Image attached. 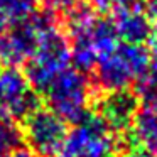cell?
Returning <instances> with one entry per match:
<instances>
[{
    "mask_svg": "<svg viewBox=\"0 0 157 157\" xmlns=\"http://www.w3.org/2000/svg\"><path fill=\"white\" fill-rule=\"evenodd\" d=\"M150 52L144 44H118L93 68V90L103 93L130 88L149 73Z\"/></svg>",
    "mask_w": 157,
    "mask_h": 157,
    "instance_id": "obj_1",
    "label": "cell"
},
{
    "mask_svg": "<svg viewBox=\"0 0 157 157\" xmlns=\"http://www.w3.org/2000/svg\"><path fill=\"white\" fill-rule=\"evenodd\" d=\"M71 44L59 25L42 31L34 56L25 63V76L36 93L44 95L52 79L69 66Z\"/></svg>",
    "mask_w": 157,
    "mask_h": 157,
    "instance_id": "obj_2",
    "label": "cell"
},
{
    "mask_svg": "<svg viewBox=\"0 0 157 157\" xmlns=\"http://www.w3.org/2000/svg\"><path fill=\"white\" fill-rule=\"evenodd\" d=\"M48 105L66 123H79L90 113V101L95 90L83 71L66 68L52 79L44 93Z\"/></svg>",
    "mask_w": 157,
    "mask_h": 157,
    "instance_id": "obj_3",
    "label": "cell"
},
{
    "mask_svg": "<svg viewBox=\"0 0 157 157\" xmlns=\"http://www.w3.org/2000/svg\"><path fill=\"white\" fill-rule=\"evenodd\" d=\"M123 140L98 113H88L68 132L59 157H117Z\"/></svg>",
    "mask_w": 157,
    "mask_h": 157,
    "instance_id": "obj_4",
    "label": "cell"
},
{
    "mask_svg": "<svg viewBox=\"0 0 157 157\" xmlns=\"http://www.w3.org/2000/svg\"><path fill=\"white\" fill-rule=\"evenodd\" d=\"M68 125L51 108H42L24 118V142L37 157H59L68 137Z\"/></svg>",
    "mask_w": 157,
    "mask_h": 157,
    "instance_id": "obj_5",
    "label": "cell"
},
{
    "mask_svg": "<svg viewBox=\"0 0 157 157\" xmlns=\"http://www.w3.org/2000/svg\"><path fill=\"white\" fill-rule=\"evenodd\" d=\"M39 106V93L32 90L25 73L14 66L0 69V110L19 120L31 115Z\"/></svg>",
    "mask_w": 157,
    "mask_h": 157,
    "instance_id": "obj_6",
    "label": "cell"
},
{
    "mask_svg": "<svg viewBox=\"0 0 157 157\" xmlns=\"http://www.w3.org/2000/svg\"><path fill=\"white\" fill-rule=\"evenodd\" d=\"M39 42V31L31 17L14 22L0 34V61L7 66L25 64L34 56Z\"/></svg>",
    "mask_w": 157,
    "mask_h": 157,
    "instance_id": "obj_7",
    "label": "cell"
},
{
    "mask_svg": "<svg viewBox=\"0 0 157 157\" xmlns=\"http://www.w3.org/2000/svg\"><path fill=\"white\" fill-rule=\"evenodd\" d=\"M112 22L118 39L128 44H145L155 37L154 25L140 7L139 0H118L112 7Z\"/></svg>",
    "mask_w": 157,
    "mask_h": 157,
    "instance_id": "obj_8",
    "label": "cell"
},
{
    "mask_svg": "<svg viewBox=\"0 0 157 157\" xmlns=\"http://www.w3.org/2000/svg\"><path fill=\"white\" fill-rule=\"evenodd\" d=\"M98 115L108 123V127L117 133L130 130L137 110L140 108V100L130 88L108 91L98 100Z\"/></svg>",
    "mask_w": 157,
    "mask_h": 157,
    "instance_id": "obj_9",
    "label": "cell"
},
{
    "mask_svg": "<svg viewBox=\"0 0 157 157\" xmlns=\"http://www.w3.org/2000/svg\"><path fill=\"white\" fill-rule=\"evenodd\" d=\"M130 137L144 150L157 155V105H140L130 127Z\"/></svg>",
    "mask_w": 157,
    "mask_h": 157,
    "instance_id": "obj_10",
    "label": "cell"
},
{
    "mask_svg": "<svg viewBox=\"0 0 157 157\" xmlns=\"http://www.w3.org/2000/svg\"><path fill=\"white\" fill-rule=\"evenodd\" d=\"M24 133L17 120L0 110V157H10L12 152L22 147Z\"/></svg>",
    "mask_w": 157,
    "mask_h": 157,
    "instance_id": "obj_11",
    "label": "cell"
},
{
    "mask_svg": "<svg viewBox=\"0 0 157 157\" xmlns=\"http://www.w3.org/2000/svg\"><path fill=\"white\" fill-rule=\"evenodd\" d=\"M37 2L39 0H0L4 14L7 15V19L14 22L27 19L29 15L34 14Z\"/></svg>",
    "mask_w": 157,
    "mask_h": 157,
    "instance_id": "obj_12",
    "label": "cell"
},
{
    "mask_svg": "<svg viewBox=\"0 0 157 157\" xmlns=\"http://www.w3.org/2000/svg\"><path fill=\"white\" fill-rule=\"evenodd\" d=\"M133 91L139 96L140 105H157V76L147 73L135 83Z\"/></svg>",
    "mask_w": 157,
    "mask_h": 157,
    "instance_id": "obj_13",
    "label": "cell"
},
{
    "mask_svg": "<svg viewBox=\"0 0 157 157\" xmlns=\"http://www.w3.org/2000/svg\"><path fill=\"white\" fill-rule=\"evenodd\" d=\"M79 0H42V9L48 12H51L56 17H63L68 14L69 10L75 9V5L78 4Z\"/></svg>",
    "mask_w": 157,
    "mask_h": 157,
    "instance_id": "obj_14",
    "label": "cell"
},
{
    "mask_svg": "<svg viewBox=\"0 0 157 157\" xmlns=\"http://www.w3.org/2000/svg\"><path fill=\"white\" fill-rule=\"evenodd\" d=\"M145 15L149 17L150 24L157 27V0H145V9H144Z\"/></svg>",
    "mask_w": 157,
    "mask_h": 157,
    "instance_id": "obj_15",
    "label": "cell"
},
{
    "mask_svg": "<svg viewBox=\"0 0 157 157\" xmlns=\"http://www.w3.org/2000/svg\"><path fill=\"white\" fill-rule=\"evenodd\" d=\"M152 52H150V63H149V69L154 76H157V36L152 39Z\"/></svg>",
    "mask_w": 157,
    "mask_h": 157,
    "instance_id": "obj_16",
    "label": "cell"
},
{
    "mask_svg": "<svg viewBox=\"0 0 157 157\" xmlns=\"http://www.w3.org/2000/svg\"><path fill=\"white\" fill-rule=\"evenodd\" d=\"M117 2L118 0H91V4L95 5V9H100V10H112V7Z\"/></svg>",
    "mask_w": 157,
    "mask_h": 157,
    "instance_id": "obj_17",
    "label": "cell"
},
{
    "mask_svg": "<svg viewBox=\"0 0 157 157\" xmlns=\"http://www.w3.org/2000/svg\"><path fill=\"white\" fill-rule=\"evenodd\" d=\"M10 157H37L31 149H25V147H19L15 152L10 154Z\"/></svg>",
    "mask_w": 157,
    "mask_h": 157,
    "instance_id": "obj_18",
    "label": "cell"
},
{
    "mask_svg": "<svg viewBox=\"0 0 157 157\" xmlns=\"http://www.w3.org/2000/svg\"><path fill=\"white\" fill-rule=\"evenodd\" d=\"M127 157H157V155H154V154H150V152L142 149V150H132V152L127 154Z\"/></svg>",
    "mask_w": 157,
    "mask_h": 157,
    "instance_id": "obj_19",
    "label": "cell"
},
{
    "mask_svg": "<svg viewBox=\"0 0 157 157\" xmlns=\"http://www.w3.org/2000/svg\"><path fill=\"white\" fill-rule=\"evenodd\" d=\"M7 15L4 14V9H2V4H0V34H4V31L7 29Z\"/></svg>",
    "mask_w": 157,
    "mask_h": 157,
    "instance_id": "obj_20",
    "label": "cell"
},
{
    "mask_svg": "<svg viewBox=\"0 0 157 157\" xmlns=\"http://www.w3.org/2000/svg\"><path fill=\"white\" fill-rule=\"evenodd\" d=\"M0 66H2V61H0Z\"/></svg>",
    "mask_w": 157,
    "mask_h": 157,
    "instance_id": "obj_21",
    "label": "cell"
},
{
    "mask_svg": "<svg viewBox=\"0 0 157 157\" xmlns=\"http://www.w3.org/2000/svg\"><path fill=\"white\" fill-rule=\"evenodd\" d=\"M139 2H140V0H139Z\"/></svg>",
    "mask_w": 157,
    "mask_h": 157,
    "instance_id": "obj_22",
    "label": "cell"
}]
</instances>
